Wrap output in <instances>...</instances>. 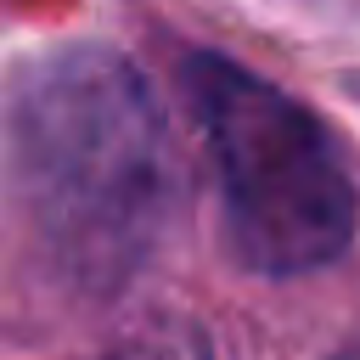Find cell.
Instances as JSON below:
<instances>
[{
    "instance_id": "6da1fadb",
    "label": "cell",
    "mask_w": 360,
    "mask_h": 360,
    "mask_svg": "<svg viewBox=\"0 0 360 360\" xmlns=\"http://www.w3.org/2000/svg\"><path fill=\"white\" fill-rule=\"evenodd\" d=\"M11 174L56 270L90 292L124 287L158 253L180 197L152 84L101 45L51 51L22 73L11 96Z\"/></svg>"
},
{
    "instance_id": "7a4b0ae2",
    "label": "cell",
    "mask_w": 360,
    "mask_h": 360,
    "mask_svg": "<svg viewBox=\"0 0 360 360\" xmlns=\"http://www.w3.org/2000/svg\"><path fill=\"white\" fill-rule=\"evenodd\" d=\"M180 84L219 180L231 253L253 276H304L343 259L360 208L321 118L219 51H186Z\"/></svg>"
}]
</instances>
